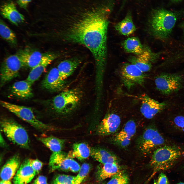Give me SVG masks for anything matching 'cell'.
I'll return each instance as SVG.
<instances>
[{"label":"cell","mask_w":184,"mask_h":184,"mask_svg":"<svg viewBox=\"0 0 184 184\" xmlns=\"http://www.w3.org/2000/svg\"><path fill=\"white\" fill-rule=\"evenodd\" d=\"M113 6L83 15L69 24L63 31L64 40L83 45L90 51L95 61L96 75L98 76H103L105 70L108 16Z\"/></svg>","instance_id":"1"},{"label":"cell","mask_w":184,"mask_h":184,"mask_svg":"<svg viewBox=\"0 0 184 184\" xmlns=\"http://www.w3.org/2000/svg\"><path fill=\"white\" fill-rule=\"evenodd\" d=\"M152 154L149 165L154 173L168 170L184 159V142L178 144L169 141Z\"/></svg>","instance_id":"2"},{"label":"cell","mask_w":184,"mask_h":184,"mask_svg":"<svg viewBox=\"0 0 184 184\" xmlns=\"http://www.w3.org/2000/svg\"><path fill=\"white\" fill-rule=\"evenodd\" d=\"M177 19L175 14L170 11L163 9L155 10L150 21L152 32L160 39L167 38L172 32Z\"/></svg>","instance_id":"3"},{"label":"cell","mask_w":184,"mask_h":184,"mask_svg":"<svg viewBox=\"0 0 184 184\" xmlns=\"http://www.w3.org/2000/svg\"><path fill=\"white\" fill-rule=\"evenodd\" d=\"M169 141L157 127L153 125L144 131L138 140L137 145L140 153L146 156Z\"/></svg>","instance_id":"4"},{"label":"cell","mask_w":184,"mask_h":184,"mask_svg":"<svg viewBox=\"0 0 184 184\" xmlns=\"http://www.w3.org/2000/svg\"><path fill=\"white\" fill-rule=\"evenodd\" d=\"M82 97V92L77 89L63 91L52 99L51 107L57 113H68L76 108L79 103Z\"/></svg>","instance_id":"5"},{"label":"cell","mask_w":184,"mask_h":184,"mask_svg":"<svg viewBox=\"0 0 184 184\" xmlns=\"http://www.w3.org/2000/svg\"><path fill=\"white\" fill-rule=\"evenodd\" d=\"M1 125L2 131L12 143L22 148H29V139L25 129L13 119H2Z\"/></svg>","instance_id":"6"},{"label":"cell","mask_w":184,"mask_h":184,"mask_svg":"<svg viewBox=\"0 0 184 184\" xmlns=\"http://www.w3.org/2000/svg\"><path fill=\"white\" fill-rule=\"evenodd\" d=\"M0 103L3 107L29 123L37 130L43 132L51 130L50 126L37 119L31 108L4 101H1Z\"/></svg>","instance_id":"7"},{"label":"cell","mask_w":184,"mask_h":184,"mask_svg":"<svg viewBox=\"0 0 184 184\" xmlns=\"http://www.w3.org/2000/svg\"><path fill=\"white\" fill-rule=\"evenodd\" d=\"M155 82L158 90L168 95L177 92L182 88L184 77L179 74H163L156 77Z\"/></svg>","instance_id":"8"},{"label":"cell","mask_w":184,"mask_h":184,"mask_svg":"<svg viewBox=\"0 0 184 184\" xmlns=\"http://www.w3.org/2000/svg\"><path fill=\"white\" fill-rule=\"evenodd\" d=\"M144 73L134 64L126 63L121 67L120 75L123 84L129 89L137 85H143L146 78Z\"/></svg>","instance_id":"9"},{"label":"cell","mask_w":184,"mask_h":184,"mask_svg":"<svg viewBox=\"0 0 184 184\" xmlns=\"http://www.w3.org/2000/svg\"><path fill=\"white\" fill-rule=\"evenodd\" d=\"M23 66L17 54L9 56L5 59L1 68V87L18 76L19 71Z\"/></svg>","instance_id":"10"},{"label":"cell","mask_w":184,"mask_h":184,"mask_svg":"<svg viewBox=\"0 0 184 184\" xmlns=\"http://www.w3.org/2000/svg\"><path fill=\"white\" fill-rule=\"evenodd\" d=\"M49 166L51 171L56 170L77 172L80 166L78 163L63 152H52L49 160Z\"/></svg>","instance_id":"11"},{"label":"cell","mask_w":184,"mask_h":184,"mask_svg":"<svg viewBox=\"0 0 184 184\" xmlns=\"http://www.w3.org/2000/svg\"><path fill=\"white\" fill-rule=\"evenodd\" d=\"M66 85V80L62 78L56 67L53 68L50 70L41 83L43 88L53 92L61 91Z\"/></svg>","instance_id":"12"},{"label":"cell","mask_w":184,"mask_h":184,"mask_svg":"<svg viewBox=\"0 0 184 184\" xmlns=\"http://www.w3.org/2000/svg\"><path fill=\"white\" fill-rule=\"evenodd\" d=\"M141 102L140 111L146 118H152L163 110L165 104L160 102L151 98L147 95L144 94L138 97Z\"/></svg>","instance_id":"13"},{"label":"cell","mask_w":184,"mask_h":184,"mask_svg":"<svg viewBox=\"0 0 184 184\" xmlns=\"http://www.w3.org/2000/svg\"><path fill=\"white\" fill-rule=\"evenodd\" d=\"M136 129L135 122L132 120L128 121L121 130L113 136V143L122 148L128 146L136 133Z\"/></svg>","instance_id":"14"},{"label":"cell","mask_w":184,"mask_h":184,"mask_svg":"<svg viewBox=\"0 0 184 184\" xmlns=\"http://www.w3.org/2000/svg\"><path fill=\"white\" fill-rule=\"evenodd\" d=\"M121 123L120 117L115 113L107 114L99 125L97 132L102 135L114 134L118 130Z\"/></svg>","instance_id":"15"},{"label":"cell","mask_w":184,"mask_h":184,"mask_svg":"<svg viewBox=\"0 0 184 184\" xmlns=\"http://www.w3.org/2000/svg\"><path fill=\"white\" fill-rule=\"evenodd\" d=\"M162 127L165 132L171 135L184 134V115L175 116L165 120Z\"/></svg>","instance_id":"16"},{"label":"cell","mask_w":184,"mask_h":184,"mask_svg":"<svg viewBox=\"0 0 184 184\" xmlns=\"http://www.w3.org/2000/svg\"><path fill=\"white\" fill-rule=\"evenodd\" d=\"M58 56L57 54L45 53L40 63L31 69L26 79L33 84L40 77L48 66Z\"/></svg>","instance_id":"17"},{"label":"cell","mask_w":184,"mask_h":184,"mask_svg":"<svg viewBox=\"0 0 184 184\" xmlns=\"http://www.w3.org/2000/svg\"><path fill=\"white\" fill-rule=\"evenodd\" d=\"M37 174L30 164V159L24 160L20 166L14 177V184H27Z\"/></svg>","instance_id":"18"},{"label":"cell","mask_w":184,"mask_h":184,"mask_svg":"<svg viewBox=\"0 0 184 184\" xmlns=\"http://www.w3.org/2000/svg\"><path fill=\"white\" fill-rule=\"evenodd\" d=\"M32 84L27 79L16 82L10 87V94L14 97L21 99L31 98L33 95Z\"/></svg>","instance_id":"19"},{"label":"cell","mask_w":184,"mask_h":184,"mask_svg":"<svg viewBox=\"0 0 184 184\" xmlns=\"http://www.w3.org/2000/svg\"><path fill=\"white\" fill-rule=\"evenodd\" d=\"M1 13L3 18L16 25L25 20L24 16L18 10L15 4L12 1L3 4L1 7Z\"/></svg>","instance_id":"20"},{"label":"cell","mask_w":184,"mask_h":184,"mask_svg":"<svg viewBox=\"0 0 184 184\" xmlns=\"http://www.w3.org/2000/svg\"><path fill=\"white\" fill-rule=\"evenodd\" d=\"M44 54L38 51L26 49L20 50L16 54L24 65L32 69L40 63Z\"/></svg>","instance_id":"21"},{"label":"cell","mask_w":184,"mask_h":184,"mask_svg":"<svg viewBox=\"0 0 184 184\" xmlns=\"http://www.w3.org/2000/svg\"><path fill=\"white\" fill-rule=\"evenodd\" d=\"M20 160L17 155L9 159L1 169L0 177L2 180H10L16 174L20 166Z\"/></svg>","instance_id":"22"},{"label":"cell","mask_w":184,"mask_h":184,"mask_svg":"<svg viewBox=\"0 0 184 184\" xmlns=\"http://www.w3.org/2000/svg\"><path fill=\"white\" fill-rule=\"evenodd\" d=\"M121 171L118 163H109L102 164L98 168L96 177L98 181H102L107 178L112 177Z\"/></svg>","instance_id":"23"},{"label":"cell","mask_w":184,"mask_h":184,"mask_svg":"<svg viewBox=\"0 0 184 184\" xmlns=\"http://www.w3.org/2000/svg\"><path fill=\"white\" fill-rule=\"evenodd\" d=\"M81 62V60L77 57L71 58L61 62L57 68L62 78L66 80L73 74Z\"/></svg>","instance_id":"24"},{"label":"cell","mask_w":184,"mask_h":184,"mask_svg":"<svg viewBox=\"0 0 184 184\" xmlns=\"http://www.w3.org/2000/svg\"><path fill=\"white\" fill-rule=\"evenodd\" d=\"M90 155L102 164L109 163H118V158L115 154L104 148L91 149Z\"/></svg>","instance_id":"25"},{"label":"cell","mask_w":184,"mask_h":184,"mask_svg":"<svg viewBox=\"0 0 184 184\" xmlns=\"http://www.w3.org/2000/svg\"><path fill=\"white\" fill-rule=\"evenodd\" d=\"M151 54L149 51L144 50L141 53L132 57L131 63L134 64L143 72L149 71L151 69Z\"/></svg>","instance_id":"26"},{"label":"cell","mask_w":184,"mask_h":184,"mask_svg":"<svg viewBox=\"0 0 184 184\" xmlns=\"http://www.w3.org/2000/svg\"><path fill=\"white\" fill-rule=\"evenodd\" d=\"M115 29L121 34L128 36L133 33L136 30L131 13H128L125 17L117 23Z\"/></svg>","instance_id":"27"},{"label":"cell","mask_w":184,"mask_h":184,"mask_svg":"<svg viewBox=\"0 0 184 184\" xmlns=\"http://www.w3.org/2000/svg\"><path fill=\"white\" fill-rule=\"evenodd\" d=\"M91 149L87 144L84 143H75L73 144V150L68 154L72 158H76L80 160H84L90 155Z\"/></svg>","instance_id":"28"},{"label":"cell","mask_w":184,"mask_h":184,"mask_svg":"<svg viewBox=\"0 0 184 184\" xmlns=\"http://www.w3.org/2000/svg\"><path fill=\"white\" fill-rule=\"evenodd\" d=\"M37 138L52 152L61 151L65 141L64 140L51 136L39 137Z\"/></svg>","instance_id":"29"},{"label":"cell","mask_w":184,"mask_h":184,"mask_svg":"<svg viewBox=\"0 0 184 184\" xmlns=\"http://www.w3.org/2000/svg\"><path fill=\"white\" fill-rule=\"evenodd\" d=\"M125 50L127 52L138 55L144 50L139 39L137 37H129L125 40L123 43Z\"/></svg>","instance_id":"30"},{"label":"cell","mask_w":184,"mask_h":184,"mask_svg":"<svg viewBox=\"0 0 184 184\" xmlns=\"http://www.w3.org/2000/svg\"><path fill=\"white\" fill-rule=\"evenodd\" d=\"M0 33L2 38L10 45L14 46L17 45V40L15 34L1 20L0 22Z\"/></svg>","instance_id":"31"},{"label":"cell","mask_w":184,"mask_h":184,"mask_svg":"<svg viewBox=\"0 0 184 184\" xmlns=\"http://www.w3.org/2000/svg\"><path fill=\"white\" fill-rule=\"evenodd\" d=\"M51 184H76L75 176L59 175L54 178Z\"/></svg>","instance_id":"32"},{"label":"cell","mask_w":184,"mask_h":184,"mask_svg":"<svg viewBox=\"0 0 184 184\" xmlns=\"http://www.w3.org/2000/svg\"><path fill=\"white\" fill-rule=\"evenodd\" d=\"M90 169L89 164L83 163L80 167L79 172L75 176L76 184H80L89 173Z\"/></svg>","instance_id":"33"},{"label":"cell","mask_w":184,"mask_h":184,"mask_svg":"<svg viewBox=\"0 0 184 184\" xmlns=\"http://www.w3.org/2000/svg\"><path fill=\"white\" fill-rule=\"evenodd\" d=\"M129 181L128 176L121 171L114 175L107 184H122Z\"/></svg>","instance_id":"34"},{"label":"cell","mask_w":184,"mask_h":184,"mask_svg":"<svg viewBox=\"0 0 184 184\" xmlns=\"http://www.w3.org/2000/svg\"><path fill=\"white\" fill-rule=\"evenodd\" d=\"M30 162L34 171L37 174L38 173L42 167V163L38 159H30Z\"/></svg>","instance_id":"35"},{"label":"cell","mask_w":184,"mask_h":184,"mask_svg":"<svg viewBox=\"0 0 184 184\" xmlns=\"http://www.w3.org/2000/svg\"><path fill=\"white\" fill-rule=\"evenodd\" d=\"M157 184H169V182L166 175L161 172L158 176L157 180Z\"/></svg>","instance_id":"36"},{"label":"cell","mask_w":184,"mask_h":184,"mask_svg":"<svg viewBox=\"0 0 184 184\" xmlns=\"http://www.w3.org/2000/svg\"><path fill=\"white\" fill-rule=\"evenodd\" d=\"M32 184H48L46 177L43 176H39Z\"/></svg>","instance_id":"37"},{"label":"cell","mask_w":184,"mask_h":184,"mask_svg":"<svg viewBox=\"0 0 184 184\" xmlns=\"http://www.w3.org/2000/svg\"><path fill=\"white\" fill-rule=\"evenodd\" d=\"M32 0H17V3L21 8L26 10L29 4Z\"/></svg>","instance_id":"38"},{"label":"cell","mask_w":184,"mask_h":184,"mask_svg":"<svg viewBox=\"0 0 184 184\" xmlns=\"http://www.w3.org/2000/svg\"><path fill=\"white\" fill-rule=\"evenodd\" d=\"M0 184H12L10 180H3L0 181Z\"/></svg>","instance_id":"39"},{"label":"cell","mask_w":184,"mask_h":184,"mask_svg":"<svg viewBox=\"0 0 184 184\" xmlns=\"http://www.w3.org/2000/svg\"><path fill=\"white\" fill-rule=\"evenodd\" d=\"M0 143L1 145L2 146H4L5 145L6 143L1 134L0 135Z\"/></svg>","instance_id":"40"},{"label":"cell","mask_w":184,"mask_h":184,"mask_svg":"<svg viewBox=\"0 0 184 184\" xmlns=\"http://www.w3.org/2000/svg\"><path fill=\"white\" fill-rule=\"evenodd\" d=\"M181 27L182 28V29L183 31V32L184 34V22H183V23L181 25Z\"/></svg>","instance_id":"41"},{"label":"cell","mask_w":184,"mask_h":184,"mask_svg":"<svg viewBox=\"0 0 184 184\" xmlns=\"http://www.w3.org/2000/svg\"><path fill=\"white\" fill-rule=\"evenodd\" d=\"M153 184H157V181L156 180H155L154 181V182Z\"/></svg>","instance_id":"42"},{"label":"cell","mask_w":184,"mask_h":184,"mask_svg":"<svg viewBox=\"0 0 184 184\" xmlns=\"http://www.w3.org/2000/svg\"><path fill=\"white\" fill-rule=\"evenodd\" d=\"M129 182V181H127L124 182V183H123L122 184H128Z\"/></svg>","instance_id":"43"},{"label":"cell","mask_w":184,"mask_h":184,"mask_svg":"<svg viewBox=\"0 0 184 184\" xmlns=\"http://www.w3.org/2000/svg\"><path fill=\"white\" fill-rule=\"evenodd\" d=\"M177 184H184V182H180Z\"/></svg>","instance_id":"44"},{"label":"cell","mask_w":184,"mask_h":184,"mask_svg":"<svg viewBox=\"0 0 184 184\" xmlns=\"http://www.w3.org/2000/svg\"><path fill=\"white\" fill-rule=\"evenodd\" d=\"M182 167L184 169V163L182 165Z\"/></svg>","instance_id":"45"},{"label":"cell","mask_w":184,"mask_h":184,"mask_svg":"<svg viewBox=\"0 0 184 184\" xmlns=\"http://www.w3.org/2000/svg\"><path fill=\"white\" fill-rule=\"evenodd\" d=\"M172 0L174 1H179V0Z\"/></svg>","instance_id":"46"},{"label":"cell","mask_w":184,"mask_h":184,"mask_svg":"<svg viewBox=\"0 0 184 184\" xmlns=\"http://www.w3.org/2000/svg\"></svg>","instance_id":"47"}]
</instances>
